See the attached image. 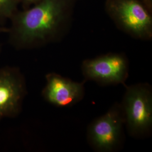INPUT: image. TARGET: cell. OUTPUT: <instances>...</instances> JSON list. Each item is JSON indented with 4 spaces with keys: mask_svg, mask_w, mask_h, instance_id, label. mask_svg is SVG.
Wrapping results in <instances>:
<instances>
[{
    "mask_svg": "<svg viewBox=\"0 0 152 152\" xmlns=\"http://www.w3.org/2000/svg\"><path fill=\"white\" fill-rule=\"evenodd\" d=\"M76 0H41L32 7L17 11L11 18L9 42L19 50L55 42L69 27Z\"/></svg>",
    "mask_w": 152,
    "mask_h": 152,
    "instance_id": "1",
    "label": "cell"
},
{
    "mask_svg": "<svg viewBox=\"0 0 152 152\" xmlns=\"http://www.w3.org/2000/svg\"><path fill=\"white\" fill-rule=\"evenodd\" d=\"M126 88L121 103L129 134L135 138L151 135L152 129V89L147 83H140Z\"/></svg>",
    "mask_w": 152,
    "mask_h": 152,
    "instance_id": "2",
    "label": "cell"
},
{
    "mask_svg": "<svg viewBox=\"0 0 152 152\" xmlns=\"http://www.w3.org/2000/svg\"><path fill=\"white\" fill-rule=\"evenodd\" d=\"M105 7L109 15L123 32L137 39H152V18L145 1L107 0Z\"/></svg>",
    "mask_w": 152,
    "mask_h": 152,
    "instance_id": "3",
    "label": "cell"
},
{
    "mask_svg": "<svg viewBox=\"0 0 152 152\" xmlns=\"http://www.w3.org/2000/svg\"><path fill=\"white\" fill-rule=\"evenodd\" d=\"M125 124L121 104H114L105 114L94 120L88 126L87 139L89 145L96 152L118 150L124 140Z\"/></svg>",
    "mask_w": 152,
    "mask_h": 152,
    "instance_id": "4",
    "label": "cell"
},
{
    "mask_svg": "<svg viewBox=\"0 0 152 152\" xmlns=\"http://www.w3.org/2000/svg\"><path fill=\"white\" fill-rule=\"evenodd\" d=\"M81 70L85 81L101 86L124 85L129 77V63L123 54L109 53L83 61Z\"/></svg>",
    "mask_w": 152,
    "mask_h": 152,
    "instance_id": "5",
    "label": "cell"
},
{
    "mask_svg": "<svg viewBox=\"0 0 152 152\" xmlns=\"http://www.w3.org/2000/svg\"><path fill=\"white\" fill-rule=\"evenodd\" d=\"M27 94L25 77L18 68H0V121L20 113Z\"/></svg>",
    "mask_w": 152,
    "mask_h": 152,
    "instance_id": "6",
    "label": "cell"
},
{
    "mask_svg": "<svg viewBox=\"0 0 152 152\" xmlns=\"http://www.w3.org/2000/svg\"><path fill=\"white\" fill-rule=\"evenodd\" d=\"M46 83L42 96L50 104L59 107L72 106L85 95V82L73 81L56 73L46 75Z\"/></svg>",
    "mask_w": 152,
    "mask_h": 152,
    "instance_id": "7",
    "label": "cell"
},
{
    "mask_svg": "<svg viewBox=\"0 0 152 152\" xmlns=\"http://www.w3.org/2000/svg\"><path fill=\"white\" fill-rule=\"evenodd\" d=\"M19 0H0V20L10 19L18 11Z\"/></svg>",
    "mask_w": 152,
    "mask_h": 152,
    "instance_id": "8",
    "label": "cell"
},
{
    "mask_svg": "<svg viewBox=\"0 0 152 152\" xmlns=\"http://www.w3.org/2000/svg\"><path fill=\"white\" fill-rule=\"evenodd\" d=\"M41 0H19L20 3H21L22 5L24 7V9L29 8V7L32 5H34L39 2Z\"/></svg>",
    "mask_w": 152,
    "mask_h": 152,
    "instance_id": "9",
    "label": "cell"
},
{
    "mask_svg": "<svg viewBox=\"0 0 152 152\" xmlns=\"http://www.w3.org/2000/svg\"><path fill=\"white\" fill-rule=\"evenodd\" d=\"M9 31V28L0 27V33H7Z\"/></svg>",
    "mask_w": 152,
    "mask_h": 152,
    "instance_id": "10",
    "label": "cell"
},
{
    "mask_svg": "<svg viewBox=\"0 0 152 152\" xmlns=\"http://www.w3.org/2000/svg\"><path fill=\"white\" fill-rule=\"evenodd\" d=\"M1 45L0 44V52H1Z\"/></svg>",
    "mask_w": 152,
    "mask_h": 152,
    "instance_id": "11",
    "label": "cell"
}]
</instances>
